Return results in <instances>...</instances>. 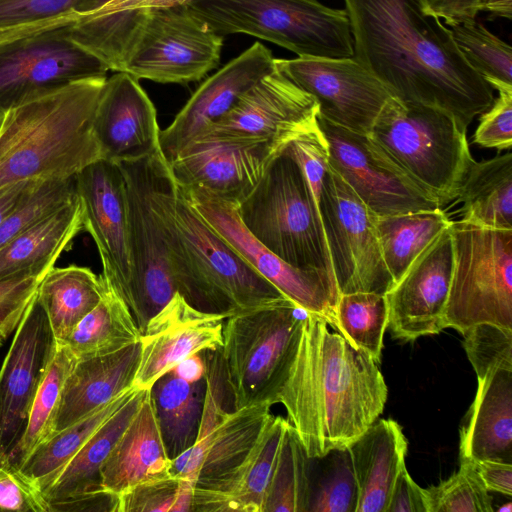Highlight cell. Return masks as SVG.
Wrapping results in <instances>:
<instances>
[{"instance_id":"6da1fadb","label":"cell","mask_w":512,"mask_h":512,"mask_svg":"<svg viewBox=\"0 0 512 512\" xmlns=\"http://www.w3.org/2000/svg\"><path fill=\"white\" fill-rule=\"evenodd\" d=\"M353 57L406 103L442 109L465 128L490 107L493 88L420 0H344Z\"/></svg>"},{"instance_id":"7a4b0ae2","label":"cell","mask_w":512,"mask_h":512,"mask_svg":"<svg viewBox=\"0 0 512 512\" xmlns=\"http://www.w3.org/2000/svg\"><path fill=\"white\" fill-rule=\"evenodd\" d=\"M387 394L378 363L308 312L275 400L307 456L348 447L382 414Z\"/></svg>"},{"instance_id":"3957f363","label":"cell","mask_w":512,"mask_h":512,"mask_svg":"<svg viewBox=\"0 0 512 512\" xmlns=\"http://www.w3.org/2000/svg\"><path fill=\"white\" fill-rule=\"evenodd\" d=\"M150 200L177 292L190 305L228 318L287 298L194 207L161 150L150 155Z\"/></svg>"},{"instance_id":"277c9868","label":"cell","mask_w":512,"mask_h":512,"mask_svg":"<svg viewBox=\"0 0 512 512\" xmlns=\"http://www.w3.org/2000/svg\"><path fill=\"white\" fill-rule=\"evenodd\" d=\"M106 79L73 81L3 113L0 192L22 181L72 179L102 159L93 122Z\"/></svg>"},{"instance_id":"5b68a950","label":"cell","mask_w":512,"mask_h":512,"mask_svg":"<svg viewBox=\"0 0 512 512\" xmlns=\"http://www.w3.org/2000/svg\"><path fill=\"white\" fill-rule=\"evenodd\" d=\"M465 128L439 108L391 97L367 133L375 146L440 206L455 200L473 163Z\"/></svg>"},{"instance_id":"8992f818","label":"cell","mask_w":512,"mask_h":512,"mask_svg":"<svg viewBox=\"0 0 512 512\" xmlns=\"http://www.w3.org/2000/svg\"><path fill=\"white\" fill-rule=\"evenodd\" d=\"M238 214L248 231L286 263L335 278L320 209L302 167L284 147L238 205Z\"/></svg>"},{"instance_id":"52a82bcc","label":"cell","mask_w":512,"mask_h":512,"mask_svg":"<svg viewBox=\"0 0 512 512\" xmlns=\"http://www.w3.org/2000/svg\"><path fill=\"white\" fill-rule=\"evenodd\" d=\"M221 36L248 34L298 57H353L348 14L319 0H191L184 5Z\"/></svg>"},{"instance_id":"ba28073f","label":"cell","mask_w":512,"mask_h":512,"mask_svg":"<svg viewBox=\"0 0 512 512\" xmlns=\"http://www.w3.org/2000/svg\"><path fill=\"white\" fill-rule=\"evenodd\" d=\"M307 313L286 298L225 319L219 353L233 410L276 404Z\"/></svg>"},{"instance_id":"9c48e42d","label":"cell","mask_w":512,"mask_h":512,"mask_svg":"<svg viewBox=\"0 0 512 512\" xmlns=\"http://www.w3.org/2000/svg\"><path fill=\"white\" fill-rule=\"evenodd\" d=\"M450 229L454 260L443 327L461 334L484 323L512 330V229L462 219Z\"/></svg>"},{"instance_id":"30bf717a","label":"cell","mask_w":512,"mask_h":512,"mask_svg":"<svg viewBox=\"0 0 512 512\" xmlns=\"http://www.w3.org/2000/svg\"><path fill=\"white\" fill-rule=\"evenodd\" d=\"M305 176L320 209L339 293L385 294L393 280L382 258L376 215L329 164Z\"/></svg>"},{"instance_id":"8fae6325","label":"cell","mask_w":512,"mask_h":512,"mask_svg":"<svg viewBox=\"0 0 512 512\" xmlns=\"http://www.w3.org/2000/svg\"><path fill=\"white\" fill-rule=\"evenodd\" d=\"M108 67L78 46L67 26L0 33V112L70 82L105 77Z\"/></svg>"},{"instance_id":"7c38bea8","label":"cell","mask_w":512,"mask_h":512,"mask_svg":"<svg viewBox=\"0 0 512 512\" xmlns=\"http://www.w3.org/2000/svg\"><path fill=\"white\" fill-rule=\"evenodd\" d=\"M223 36L185 6L148 9L121 72L158 83L187 84L215 69Z\"/></svg>"},{"instance_id":"4fadbf2b","label":"cell","mask_w":512,"mask_h":512,"mask_svg":"<svg viewBox=\"0 0 512 512\" xmlns=\"http://www.w3.org/2000/svg\"><path fill=\"white\" fill-rule=\"evenodd\" d=\"M329 166L376 216L441 208L429 192L389 160L368 134L338 126L317 115Z\"/></svg>"},{"instance_id":"5bb4252c","label":"cell","mask_w":512,"mask_h":512,"mask_svg":"<svg viewBox=\"0 0 512 512\" xmlns=\"http://www.w3.org/2000/svg\"><path fill=\"white\" fill-rule=\"evenodd\" d=\"M179 187L206 221L260 275L296 305L323 317L333 327L340 293L330 273L299 269L279 258L248 231L239 217L237 204L203 189Z\"/></svg>"},{"instance_id":"9a60e30c","label":"cell","mask_w":512,"mask_h":512,"mask_svg":"<svg viewBox=\"0 0 512 512\" xmlns=\"http://www.w3.org/2000/svg\"><path fill=\"white\" fill-rule=\"evenodd\" d=\"M128 196V243L131 278L124 301L140 330L177 292L150 200V155L116 163Z\"/></svg>"},{"instance_id":"2e32d148","label":"cell","mask_w":512,"mask_h":512,"mask_svg":"<svg viewBox=\"0 0 512 512\" xmlns=\"http://www.w3.org/2000/svg\"><path fill=\"white\" fill-rule=\"evenodd\" d=\"M275 67L314 97L318 116L367 134L390 90L354 57L275 59Z\"/></svg>"},{"instance_id":"e0dca14e","label":"cell","mask_w":512,"mask_h":512,"mask_svg":"<svg viewBox=\"0 0 512 512\" xmlns=\"http://www.w3.org/2000/svg\"><path fill=\"white\" fill-rule=\"evenodd\" d=\"M317 115L318 104L314 97L275 69L251 87L197 141L268 142L282 148L317 127Z\"/></svg>"},{"instance_id":"ac0fdd59","label":"cell","mask_w":512,"mask_h":512,"mask_svg":"<svg viewBox=\"0 0 512 512\" xmlns=\"http://www.w3.org/2000/svg\"><path fill=\"white\" fill-rule=\"evenodd\" d=\"M83 206V228L93 238L102 278L124 302L130 285L128 196L120 167L107 160L86 166L74 177Z\"/></svg>"},{"instance_id":"d6986e66","label":"cell","mask_w":512,"mask_h":512,"mask_svg":"<svg viewBox=\"0 0 512 512\" xmlns=\"http://www.w3.org/2000/svg\"><path fill=\"white\" fill-rule=\"evenodd\" d=\"M453 260V240L448 226L385 293L388 304L387 328L395 339L414 341L444 329L443 313L452 278Z\"/></svg>"},{"instance_id":"ffe728a7","label":"cell","mask_w":512,"mask_h":512,"mask_svg":"<svg viewBox=\"0 0 512 512\" xmlns=\"http://www.w3.org/2000/svg\"><path fill=\"white\" fill-rule=\"evenodd\" d=\"M57 347L48 317L35 297L16 329L0 370V438L7 455L25 429L32 402Z\"/></svg>"},{"instance_id":"44dd1931","label":"cell","mask_w":512,"mask_h":512,"mask_svg":"<svg viewBox=\"0 0 512 512\" xmlns=\"http://www.w3.org/2000/svg\"><path fill=\"white\" fill-rule=\"evenodd\" d=\"M276 69L271 51L255 42L207 78L172 123L160 132V150L168 163L200 139L259 80Z\"/></svg>"},{"instance_id":"7402d4cb","label":"cell","mask_w":512,"mask_h":512,"mask_svg":"<svg viewBox=\"0 0 512 512\" xmlns=\"http://www.w3.org/2000/svg\"><path fill=\"white\" fill-rule=\"evenodd\" d=\"M281 148L268 142L200 140L169 163L177 185L199 188L239 205Z\"/></svg>"},{"instance_id":"603a6c76","label":"cell","mask_w":512,"mask_h":512,"mask_svg":"<svg viewBox=\"0 0 512 512\" xmlns=\"http://www.w3.org/2000/svg\"><path fill=\"white\" fill-rule=\"evenodd\" d=\"M225 319L193 307L176 292L141 334L139 365L132 386L148 390L186 357L219 349Z\"/></svg>"},{"instance_id":"cb8c5ba5","label":"cell","mask_w":512,"mask_h":512,"mask_svg":"<svg viewBox=\"0 0 512 512\" xmlns=\"http://www.w3.org/2000/svg\"><path fill=\"white\" fill-rule=\"evenodd\" d=\"M93 128L103 160L134 161L160 150L156 109L138 79L125 72L106 79Z\"/></svg>"},{"instance_id":"d4e9b609","label":"cell","mask_w":512,"mask_h":512,"mask_svg":"<svg viewBox=\"0 0 512 512\" xmlns=\"http://www.w3.org/2000/svg\"><path fill=\"white\" fill-rule=\"evenodd\" d=\"M139 359L138 342L109 355L76 361L62 388L54 433L133 388Z\"/></svg>"},{"instance_id":"484cf974","label":"cell","mask_w":512,"mask_h":512,"mask_svg":"<svg viewBox=\"0 0 512 512\" xmlns=\"http://www.w3.org/2000/svg\"><path fill=\"white\" fill-rule=\"evenodd\" d=\"M288 424L286 418L271 414L251 452L227 480L213 488H194L192 511L263 512Z\"/></svg>"},{"instance_id":"4316f807","label":"cell","mask_w":512,"mask_h":512,"mask_svg":"<svg viewBox=\"0 0 512 512\" xmlns=\"http://www.w3.org/2000/svg\"><path fill=\"white\" fill-rule=\"evenodd\" d=\"M357 486L355 512H387L405 466L407 440L393 419H377L347 447Z\"/></svg>"},{"instance_id":"83f0119b","label":"cell","mask_w":512,"mask_h":512,"mask_svg":"<svg viewBox=\"0 0 512 512\" xmlns=\"http://www.w3.org/2000/svg\"><path fill=\"white\" fill-rule=\"evenodd\" d=\"M477 381L474 401L460 430V458L511 463L512 369H497Z\"/></svg>"},{"instance_id":"f1b7e54d","label":"cell","mask_w":512,"mask_h":512,"mask_svg":"<svg viewBox=\"0 0 512 512\" xmlns=\"http://www.w3.org/2000/svg\"><path fill=\"white\" fill-rule=\"evenodd\" d=\"M84 231L83 206L77 194L36 221L0 249V281L37 277L42 279L77 234Z\"/></svg>"},{"instance_id":"f546056e","label":"cell","mask_w":512,"mask_h":512,"mask_svg":"<svg viewBox=\"0 0 512 512\" xmlns=\"http://www.w3.org/2000/svg\"><path fill=\"white\" fill-rule=\"evenodd\" d=\"M168 457L147 390L135 416L123 431L101 470L105 490L119 495L149 480L170 475Z\"/></svg>"},{"instance_id":"4dcf8cb0","label":"cell","mask_w":512,"mask_h":512,"mask_svg":"<svg viewBox=\"0 0 512 512\" xmlns=\"http://www.w3.org/2000/svg\"><path fill=\"white\" fill-rule=\"evenodd\" d=\"M147 390L134 389L117 409L86 441L42 492L49 506L60 501L105 490L100 470L113 446L135 416Z\"/></svg>"},{"instance_id":"1f68e13d","label":"cell","mask_w":512,"mask_h":512,"mask_svg":"<svg viewBox=\"0 0 512 512\" xmlns=\"http://www.w3.org/2000/svg\"><path fill=\"white\" fill-rule=\"evenodd\" d=\"M106 284L101 275L75 264L53 267L40 281L36 298L43 307L58 345L102 299Z\"/></svg>"},{"instance_id":"d6a6232c","label":"cell","mask_w":512,"mask_h":512,"mask_svg":"<svg viewBox=\"0 0 512 512\" xmlns=\"http://www.w3.org/2000/svg\"><path fill=\"white\" fill-rule=\"evenodd\" d=\"M270 416L268 405L225 410L209 436L195 487L213 488L227 480L245 461Z\"/></svg>"},{"instance_id":"836d02e7","label":"cell","mask_w":512,"mask_h":512,"mask_svg":"<svg viewBox=\"0 0 512 512\" xmlns=\"http://www.w3.org/2000/svg\"><path fill=\"white\" fill-rule=\"evenodd\" d=\"M462 220L512 229V153L473 161L459 188Z\"/></svg>"},{"instance_id":"e575fe53","label":"cell","mask_w":512,"mask_h":512,"mask_svg":"<svg viewBox=\"0 0 512 512\" xmlns=\"http://www.w3.org/2000/svg\"><path fill=\"white\" fill-rule=\"evenodd\" d=\"M206 377L195 383L167 372L149 389V396L168 457L172 460L196 441L203 414Z\"/></svg>"},{"instance_id":"d590c367","label":"cell","mask_w":512,"mask_h":512,"mask_svg":"<svg viewBox=\"0 0 512 512\" xmlns=\"http://www.w3.org/2000/svg\"><path fill=\"white\" fill-rule=\"evenodd\" d=\"M148 9L96 10L88 14L66 15L50 22L67 26L68 35L109 70L121 72Z\"/></svg>"},{"instance_id":"8d00e7d4","label":"cell","mask_w":512,"mask_h":512,"mask_svg":"<svg viewBox=\"0 0 512 512\" xmlns=\"http://www.w3.org/2000/svg\"><path fill=\"white\" fill-rule=\"evenodd\" d=\"M140 338L129 309L106 284L100 302L80 320L64 345L80 361L118 352Z\"/></svg>"},{"instance_id":"74e56055","label":"cell","mask_w":512,"mask_h":512,"mask_svg":"<svg viewBox=\"0 0 512 512\" xmlns=\"http://www.w3.org/2000/svg\"><path fill=\"white\" fill-rule=\"evenodd\" d=\"M451 222L442 208L376 216L378 242L393 285Z\"/></svg>"},{"instance_id":"f35d334b","label":"cell","mask_w":512,"mask_h":512,"mask_svg":"<svg viewBox=\"0 0 512 512\" xmlns=\"http://www.w3.org/2000/svg\"><path fill=\"white\" fill-rule=\"evenodd\" d=\"M134 389L131 388L81 420L54 433L17 469L42 494L93 433L124 404Z\"/></svg>"},{"instance_id":"ab89813d","label":"cell","mask_w":512,"mask_h":512,"mask_svg":"<svg viewBox=\"0 0 512 512\" xmlns=\"http://www.w3.org/2000/svg\"><path fill=\"white\" fill-rule=\"evenodd\" d=\"M76 361L66 345H58L32 402L25 429L8 454L11 466L19 468L41 443L54 434L62 388Z\"/></svg>"},{"instance_id":"60d3db41","label":"cell","mask_w":512,"mask_h":512,"mask_svg":"<svg viewBox=\"0 0 512 512\" xmlns=\"http://www.w3.org/2000/svg\"><path fill=\"white\" fill-rule=\"evenodd\" d=\"M310 460L288 424L269 482L263 512H308L312 496Z\"/></svg>"},{"instance_id":"b9f144b4","label":"cell","mask_w":512,"mask_h":512,"mask_svg":"<svg viewBox=\"0 0 512 512\" xmlns=\"http://www.w3.org/2000/svg\"><path fill=\"white\" fill-rule=\"evenodd\" d=\"M388 325L385 294L341 293L335 306L333 329L354 348L380 362L384 333Z\"/></svg>"},{"instance_id":"7bdbcfd3","label":"cell","mask_w":512,"mask_h":512,"mask_svg":"<svg viewBox=\"0 0 512 512\" xmlns=\"http://www.w3.org/2000/svg\"><path fill=\"white\" fill-rule=\"evenodd\" d=\"M470 66L488 83L512 85V49L476 19L448 26Z\"/></svg>"},{"instance_id":"ee69618b","label":"cell","mask_w":512,"mask_h":512,"mask_svg":"<svg viewBox=\"0 0 512 512\" xmlns=\"http://www.w3.org/2000/svg\"><path fill=\"white\" fill-rule=\"evenodd\" d=\"M429 512H492L493 503L468 459L448 479L425 489Z\"/></svg>"},{"instance_id":"f6af8a7d","label":"cell","mask_w":512,"mask_h":512,"mask_svg":"<svg viewBox=\"0 0 512 512\" xmlns=\"http://www.w3.org/2000/svg\"><path fill=\"white\" fill-rule=\"evenodd\" d=\"M195 483L170 474L118 495L117 512H190Z\"/></svg>"},{"instance_id":"bcb514c9","label":"cell","mask_w":512,"mask_h":512,"mask_svg":"<svg viewBox=\"0 0 512 512\" xmlns=\"http://www.w3.org/2000/svg\"><path fill=\"white\" fill-rule=\"evenodd\" d=\"M318 488L312 491L308 512H355L357 486L346 448L330 451Z\"/></svg>"},{"instance_id":"7dc6e473","label":"cell","mask_w":512,"mask_h":512,"mask_svg":"<svg viewBox=\"0 0 512 512\" xmlns=\"http://www.w3.org/2000/svg\"><path fill=\"white\" fill-rule=\"evenodd\" d=\"M76 195L74 178L47 180L0 224V249Z\"/></svg>"},{"instance_id":"c3c4849f","label":"cell","mask_w":512,"mask_h":512,"mask_svg":"<svg viewBox=\"0 0 512 512\" xmlns=\"http://www.w3.org/2000/svg\"><path fill=\"white\" fill-rule=\"evenodd\" d=\"M462 335L477 380L500 368L512 369V330L484 323L472 326Z\"/></svg>"},{"instance_id":"681fc988","label":"cell","mask_w":512,"mask_h":512,"mask_svg":"<svg viewBox=\"0 0 512 512\" xmlns=\"http://www.w3.org/2000/svg\"><path fill=\"white\" fill-rule=\"evenodd\" d=\"M84 0H0V33L41 25L75 12Z\"/></svg>"},{"instance_id":"f907efd6","label":"cell","mask_w":512,"mask_h":512,"mask_svg":"<svg viewBox=\"0 0 512 512\" xmlns=\"http://www.w3.org/2000/svg\"><path fill=\"white\" fill-rule=\"evenodd\" d=\"M489 85L498 91V97L490 107L481 113L473 142L485 148L499 151L510 150L512 146V85L491 82Z\"/></svg>"},{"instance_id":"816d5d0a","label":"cell","mask_w":512,"mask_h":512,"mask_svg":"<svg viewBox=\"0 0 512 512\" xmlns=\"http://www.w3.org/2000/svg\"><path fill=\"white\" fill-rule=\"evenodd\" d=\"M41 280L23 277L0 281V333L5 339L17 329Z\"/></svg>"},{"instance_id":"f5cc1de1","label":"cell","mask_w":512,"mask_h":512,"mask_svg":"<svg viewBox=\"0 0 512 512\" xmlns=\"http://www.w3.org/2000/svg\"><path fill=\"white\" fill-rule=\"evenodd\" d=\"M0 511L49 512L37 487L10 464L0 469Z\"/></svg>"},{"instance_id":"db71d44e","label":"cell","mask_w":512,"mask_h":512,"mask_svg":"<svg viewBox=\"0 0 512 512\" xmlns=\"http://www.w3.org/2000/svg\"><path fill=\"white\" fill-rule=\"evenodd\" d=\"M387 512H429L425 489L411 478L406 467L395 481Z\"/></svg>"},{"instance_id":"11a10c76","label":"cell","mask_w":512,"mask_h":512,"mask_svg":"<svg viewBox=\"0 0 512 512\" xmlns=\"http://www.w3.org/2000/svg\"><path fill=\"white\" fill-rule=\"evenodd\" d=\"M482 0H420L424 12L447 26L472 21L481 12Z\"/></svg>"},{"instance_id":"9f6ffc18","label":"cell","mask_w":512,"mask_h":512,"mask_svg":"<svg viewBox=\"0 0 512 512\" xmlns=\"http://www.w3.org/2000/svg\"><path fill=\"white\" fill-rule=\"evenodd\" d=\"M471 462L487 491L512 496V463L492 459Z\"/></svg>"},{"instance_id":"6f0895ef","label":"cell","mask_w":512,"mask_h":512,"mask_svg":"<svg viewBox=\"0 0 512 512\" xmlns=\"http://www.w3.org/2000/svg\"><path fill=\"white\" fill-rule=\"evenodd\" d=\"M118 495L107 490L85 494L49 506V512H117Z\"/></svg>"},{"instance_id":"680465c9","label":"cell","mask_w":512,"mask_h":512,"mask_svg":"<svg viewBox=\"0 0 512 512\" xmlns=\"http://www.w3.org/2000/svg\"><path fill=\"white\" fill-rule=\"evenodd\" d=\"M42 182L22 181L0 192V224L28 199Z\"/></svg>"},{"instance_id":"91938a15","label":"cell","mask_w":512,"mask_h":512,"mask_svg":"<svg viewBox=\"0 0 512 512\" xmlns=\"http://www.w3.org/2000/svg\"><path fill=\"white\" fill-rule=\"evenodd\" d=\"M169 372L188 383L205 379L207 364L203 351L181 360Z\"/></svg>"},{"instance_id":"94428289","label":"cell","mask_w":512,"mask_h":512,"mask_svg":"<svg viewBox=\"0 0 512 512\" xmlns=\"http://www.w3.org/2000/svg\"><path fill=\"white\" fill-rule=\"evenodd\" d=\"M190 1L191 0H112L97 10L113 11L123 9L172 8L184 6Z\"/></svg>"},{"instance_id":"6125c7cd","label":"cell","mask_w":512,"mask_h":512,"mask_svg":"<svg viewBox=\"0 0 512 512\" xmlns=\"http://www.w3.org/2000/svg\"><path fill=\"white\" fill-rule=\"evenodd\" d=\"M481 12L490 18L512 19V0H482Z\"/></svg>"},{"instance_id":"be15d7a7","label":"cell","mask_w":512,"mask_h":512,"mask_svg":"<svg viewBox=\"0 0 512 512\" xmlns=\"http://www.w3.org/2000/svg\"><path fill=\"white\" fill-rule=\"evenodd\" d=\"M110 1L112 0H84L75 12L70 13L68 15L77 16L88 14L101 8Z\"/></svg>"},{"instance_id":"e7e4bbea","label":"cell","mask_w":512,"mask_h":512,"mask_svg":"<svg viewBox=\"0 0 512 512\" xmlns=\"http://www.w3.org/2000/svg\"><path fill=\"white\" fill-rule=\"evenodd\" d=\"M7 465H9L8 455L2 447L1 438H0V469Z\"/></svg>"},{"instance_id":"03108f58","label":"cell","mask_w":512,"mask_h":512,"mask_svg":"<svg viewBox=\"0 0 512 512\" xmlns=\"http://www.w3.org/2000/svg\"><path fill=\"white\" fill-rule=\"evenodd\" d=\"M5 338L3 337V335L0 333V347L2 346L3 342H4Z\"/></svg>"},{"instance_id":"003e7915","label":"cell","mask_w":512,"mask_h":512,"mask_svg":"<svg viewBox=\"0 0 512 512\" xmlns=\"http://www.w3.org/2000/svg\"><path fill=\"white\" fill-rule=\"evenodd\" d=\"M2 118H3V113L0 112V124H1Z\"/></svg>"}]
</instances>
